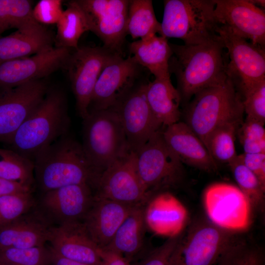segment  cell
<instances>
[{
    "instance_id": "6da1fadb",
    "label": "cell",
    "mask_w": 265,
    "mask_h": 265,
    "mask_svg": "<svg viewBox=\"0 0 265 265\" xmlns=\"http://www.w3.org/2000/svg\"><path fill=\"white\" fill-rule=\"evenodd\" d=\"M169 45V71L176 77L182 102H188L197 92L228 77V55L219 36L199 44Z\"/></svg>"
},
{
    "instance_id": "7a4b0ae2",
    "label": "cell",
    "mask_w": 265,
    "mask_h": 265,
    "mask_svg": "<svg viewBox=\"0 0 265 265\" xmlns=\"http://www.w3.org/2000/svg\"><path fill=\"white\" fill-rule=\"evenodd\" d=\"M35 184L42 194L66 186L87 184L95 189L100 176L81 144L65 134L41 151L34 160Z\"/></svg>"
},
{
    "instance_id": "3957f363",
    "label": "cell",
    "mask_w": 265,
    "mask_h": 265,
    "mask_svg": "<svg viewBox=\"0 0 265 265\" xmlns=\"http://www.w3.org/2000/svg\"><path fill=\"white\" fill-rule=\"evenodd\" d=\"M70 122L64 92L50 86L42 102L3 144L33 161L39 153L68 134Z\"/></svg>"
},
{
    "instance_id": "277c9868",
    "label": "cell",
    "mask_w": 265,
    "mask_h": 265,
    "mask_svg": "<svg viewBox=\"0 0 265 265\" xmlns=\"http://www.w3.org/2000/svg\"><path fill=\"white\" fill-rule=\"evenodd\" d=\"M185 112V123L206 146L208 136L217 127L242 121V98L228 76L222 82L195 94Z\"/></svg>"
},
{
    "instance_id": "5b68a950",
    "label": "cell",
    "mask_w": 265,
    "mask_h": 265,
    "mask_svg": "<svg viewBox=\"0 0 265 265\" xmlns=\"http://www.w3.org/2000/svg\"><path fill=\"white\" fill-rule=\"evenodd\" d=\"M162 34L186 45L206 42L218 37L214 15V0H165Z\"/></svg>"
},
{
    "instance_id": "8992f818",
    "label": "cell",
    "mask_w": 265,
    "mask_h": 265,
    "mask_svg": "<svg viewBox=\"0 0 265 265\" xmlns=\"http://www.w3.org/2000/svg\"><path fill=\"white\" fill-rule=\"evenodd\" d=\"M81 144L90 164L100 175L130 150L119 118L111 108L88 112L83 119Z\"/></svg>"
},
{
    "instance_id": "52a82bcc",
    "label": "cell",
    "mask_w": 265,
    "mask_h": 265,
    "mask_svg": "<svg viewBox=\"0 0 265 265\" xmlns=\"http://www.w3.org/2000/svg\"><path fill=\"white\" fill-rule=\"evenodd\" d=\"M134 153L138 176L151 198L155 191L173 186L181 179L182 163L166 143L161 129Z\"/></svg>"
},
{
    "instance_id": "ba28073f",
    "label": "cell",
    "mask_w": 265,
    "mask_h": 265,
    "mask_svg": "<svg viewBox=\"0 0 265 265\" xmlns=\"http://www.w3.org/2000/svg\"><path fill=\"white\" fill-rule=\"evenodd\" d=\"M228 231L212 222L197 224L184 238L180 237L169 265H217L235 246Z\"/></svg>"
},
{
    "instance_id": "9c48e42d",
    "label": "cell",
    "mask_w": 265,
    "mask_h": 265,
    "mask_svg": "<svg viewBox=\"0 0 265 265\" xmlns=\"http://www.w3.org/2000/svg\"><path fill=\"white\" fill-rule=\"evenodd\" d=\"M217 33L227 51V74L242 94L265 80V48L223 26Z\"/></svg>"
},
{
    "instance_id": "30bf717a",
    "label": "cell",
    "mask_w": 265,
    "mask_h": 265,
    "mask_svg": "<svg viewBox=\"0 0 265 265\" xmlns=\"http://www.w3.org/2000/svg\"><path fill=\"white\" fill-rule=\"evenodd\" d=\"M118 53L104 46L79 47L71 53L65 68L68 71L77 109L82 120L88 114L94 88L102 71Z\"/></svg>"
},
{
    "instance_id": "8fae6325",
    "label": "cell",
    "mask_w": 265,
    "mask_h": 265,
    "mask_svg": "<svg viewBox=\"0 0 265 265\" xmlns=\"http://www.w3.org/2000/svg\"><path fill=\"white\" fill-rule=\"evenodd\" d=\"M203 199L206 212L215 225L230 231L249 227L252 207L238 186L225 183L212 184L205 190Z\"/></svg>"
},
{
    "instance_id": "7c38bea8",
    "label": "cell",
    "mask_w": 265,
    "mask_h": 265,
    "mask_svg": "<svg viewBox=\"0 0 265 265\" xmlns=\"http://www.w3.org/2000/svg\"><path fill=\"white\" fill-rule=\"evenodd\" d=\"M95 195L132 206L149 202L151 197L138 176L134 152L129 150L101 173Z\"/></svg>"
},
{
    "instance_id": "4fadbf2b",
    "label": "cell",
    "mask_w": 265,
    "mask_h": 265,
    "mask_svg": "<svg viewBox=\"0 0 265 265\" xmlns=\"http://www.w3.org/2000/svg\"><path fill=\"white\" fill-rule=\"evenodd\" d=\"M83 11L89 30L103 42L104 47L121 54L127 33L130 0H77Z\"/></svg>"
},
{
    "instance_id": "5bb4252c",
    "label": "cell",
    "mask_w": 265,
    "mask_h": 265,
    "mask_svg": "<svg viewBox=\"0 0 265 265\" xmlns=\"http://www.w3.org/2000/svg\"><path fill=\"white\" fill-rule=\"evenodd\" d=\"M140 66L129 55L117 54L102 71L94 88L88 112L117 105L135 86Z\"/></svg>"
},
{
    "instance_id": "9a60e30c",
    "label": "cell",
    "mask_w": 265,
    "mask_h": 265,
    "mask_svg": "<svg viewBox=\"0 0 265 265\" xmlns=\"http://www.w3.org/2000/svg\"><path fill=\"white\" fill-rule=\"evenodd\" d=\"M146 83L136 85L119 103L110 108L117 113L129 149L136 152L162 125L153 114L147 101Z\"/></svg>"
},
{
    "instance_id": "2e32d148",
    "label": "cell",
    "mask_w": 265,
    "mask_h": 265,
    "mask_svg": "<svg viewBox=\"0 0 265 265\" xmlns=\"http://www.w3.org/2000/svg\"><path fill=\"white\" fill-rule=\"evenodd\" d=\"M46 78L0 90V143H5L42 102Z\"/></svg>"
},
{
    "instance_id": "e0dca14e",
    "label": "cell",
    "mask_w": 265,
    "mask_h": 265,
    "mask_svg": "<svg viewBox=\"0 0 265 265\" xmlns=\"http://www.w3.org/2000/svg\"><path fill=\"white\" fill-rule=\"evenodd\" d=\"M71 50L53 47L35 54L0 63V90L46 79L65 68Z\"/></svg>"
},
{
    "instance_id": "ac0fdd59",
    "label": "cell",
    "mask_w": 265,
    "mask_h": 265,
    "mask_svg": "<svg viewBox=\"0 0 265 265\" xmlns=\"http://www.w3.org/2000/svg\"><path fill=\"white\" fill-rule=\"evenodd\" d=\"M94 199L95 190L90 185H72L43 193L38 208L57 225L82 222Z\"/></svg>"
},
{
    "instance_id": "d6986e66",
    "label": "cell",
    "mask_w": 265,
    "mask_h": 265,
    "mask_svg": "<svg viewBox=\"0 0 265 265\" xmlns=\"http://www.w3.org/2000/svg\"><path fill=\"white\" fill-rule=\"evenodd\" d=\"M214 15L219 26L265 48L264 10L247 0H214Z\"/></svg>"
},
{
    "instance_id": "ffe728a7",
    "label": "cell",
    "mask_w": 265,
    "mask_h": 265,
    "mask_svg": "<svg viewBox=\"0 0 265 265\" xmlns=\"http://www.w3.org/2000/svg\"><path fill=\"white\" fill-rule=\"evenodd\" d=\"M48 242L63 257L89 265H103L101 249L90 238L82 222L53 226Z\"/></svg>"
},
{
    "instance_id": "44dd1931",
    "label": "cell",
    "mask_w": 265,
    "mask_h": 265,
    "mask_svg": "<svg viewBox=\"0 0 265 265\" xmlns=\"http://www.w3.org/2000/svg\"><path fill=\"white\" fill-rule=\"evenodd\" d=\"M36 206L0 227V249L43 246L48 242L53 223Z\"/></svg>"
},
{
    "instance_id": "7402d4cb",
    "label": "cell",
    "mask_w": 265,
    "mask_h": 265,
    "mask_svg": "<svg viewBox=\"0 0 265 265\" xmlns=\"http://www.w3.org/2000/svg\"><path fill=\"white\" fill-rule=\"evenodd\" d=\"M134 206L95 195L93 205L82 223L90 238L98 248L103 249L110 242Z\"/></svg>"
},
{
    "instance_id": "603a6c76",
    "label": "cell",
    "mask_w": 265,
    "mask_h": 265,
    "mask_svg": "<svg viewBox=\"0 0 265 265\" xmlns=\"http://www.w3.org/2000/svg\"><path fill=\"white\" fill-rule=\"evenodd\" d=\"M166 127L162 131L164 139L182 163L207 171L216 169V162L205 145L185 122Z\"/></svg>"
},
{
    "instance_id": "cb8c5ba5",
    "label": "cell",
    "mask_w": 265,
    "mask_h": 265,
    "mask_svg": "<svg viewBox=\"0 0 265 265\" xmlns=\"http://www.w3.org/2000/svg\"><path fill=\"white\" fill-rule=\"evenodd\" d=\"M54 42V38L46 27L31 21L0 37V63L35 54L53 47Z\"/></svg>"
},
{
    "instance_id": "d4e9b609",
    "label": "cell",
    "mask_w": 265,
    "mask_h": 265,
    "mask_svg": "<svg viewBox=\"0 0 265 265\" xmlns=\"http://www.w3.org/2000/svg\"><path fill=\"white\" fill-rule=\"evenodd\" d=\"M149 201L145 211L146 225L158 234L170 237L180 235L187 217L183 205L169 193L159 194Z\"/></svg>"
},
{
    "instance_id": "484cf974",
    "label": "cell",
    "mask_w": 265,
    "mask_h": 265,
    "mask_svg": "<svg viewBox=\"0 0 265 265\" xmlns=\"http://www.w3.org/2000/svg\"><path fill=\"white\" fill-rule=\"evenodd\" d=\"M129 50L135 62L147 69L155 78H170L168 63L172 51L166 37L150 35L131 43Z\"/></svg>"
},
{
    "instance_id": "4316f807",
    "label": "cell",
    "mask_w": 265,
    "mask_h": 265,
    "mask_svg": "<svg viewBox=\"0 0 265 265\" xmlns=\"http://www.w3.org/2000/svg\"><path fill=\"white\" fill-rule=\"evenodd\" d=\"M145 205H136L132 209L110 242L101 250L117 253L130 262L143 246L146 227Z\"/></svg>"
},
{
    "instance_id": "83f0119b",
    "label": "cell",
    "mask_w": 265,
    "mask_h": 265,
    "mask_svg": "<svg viewBox=\"0 0 265 265\" xmlns=\"http://www.w3.org/2000/svg\"><path fill=\"white\" fill-rule=\"evenodd\" d=\"M145 94L153 114L162 126L167 127L179 122L182 99L170 78H155L146 83Z\"/></svg>"
},
{
    "instance_id": "f1b7e54d",
    "label": "cell",
    "mask_w": 265,
    "mask_h": 265,
    "mask_svg": "<svg viewBox=\"0 0 265 265\" xmlns=\"http://www.w3.org/2000/svg\"><path fill=\"white\" fill-rule=\"evenodd\" d=\"M56 25L55 47L77 49L82 34L89 30L86 17L76 0L69 1Z\"/></svg>"
},
{
    "instance_id": "f546056e",
    "label": "cell",
    "mask_w": 265,
    "mask_h": 265,
    "mask_svg": "<svg viewBox=\"0 0 265 265\" xmlns=\"http://www.w3.org/2000/svg\"><path fill=\"white\" fill-rule=\"evenodd\" d=\"M127 33L134 39L153 34L162 35L161 24L155 16L152 0H130Z\"/></svg>"
},
{
    "instance_id": "4dcf8cb0",
    "label": "cell",
    "mask_w": 265,
    "mask_h": 265,
    "mask_svg": "<svg viewBox=\"0 0 265 265\" xmlns=\"http://www.w3.org/2000/svg\"><path fill=\"white\" fill-rule=\"evenodd\" d=\"M242 121L224 123L215 128L209 135L206 147L214 160L230 163L237 156L235 140Z\"/></svg>"
},
{
    "instance_id": "1f68e13d",
    "label": "cell",
    "mask_w": 265,
    "mask_h": 265,
    "mask_svg": "<svg viewBox=\"0 0 265 265\" xmlns=\"http://www.w3.org/2000/svg\"><path fill=\"white\" fill-rule=\"evenodd\" d=\"M33 161L10 149L0 148V178L33 187Z\"/></svg>"
},
{
    "instance_id": "d6a6232c",
    "label": "cell",
    "mask_w": 265,
    "mask_h": 265,
    "mask_svg": "<svg viewBox=\"0 0 265 265\" xmlns=\"http://www.w3.org/2000/svg\"><path fill=\"white\" fill-rule=\"evenodd\" d=\"M238 187L247 197L252 207H259L263 204L265 186L257 176L241 161L238 156L228 163Z\"/></svg>"
},
{
    "instance_id": "836d02e7",
    "label": "cell",
    "mask_w": 265,
    "mask_h": 265,
    "mask_svg": "<svg viewBox=\"0 0 265 265\" xmlns=\"http://www.w3.org/2000/svg\"><path fill=\"white\" fill-rule=\"evenodd\" d=\"M32 8L28 0H0V37L6 30L34 21Z\"/></svg>"
},
{
    "instance_id": "e575fe53",
    "label": "cell",
    "mask_w": 265,
    "mask_h": 265,
    "mask_svg": "<svg viewBox=\"0 0 265 265\" xmlns=\"http://www.w3.org/2000/svg\"><path fill=\"white\" fill-rule=\"evenodd\" d=\"M0 260L8 265H50V250L45 245L2 248Z\"/></svg>"
},
{
    "instance_id": "d590c367",
    "label": "cell",
    "mask_w": 265,
    "mask_h": 265,
    "mask_svg": "<svg viewBox=\"0 0 265 265\" xmlns=\"http://www.w3.org/2000/svg\"><path fill=\"white\" fill-rule=\"evenodd\" d=\"M32 193L0 197V227L14 221L36 205Z\"/></svg>"
},
{
    "instance_id": "8d00e7d4",
    "label": "cell",
    "mask_w": 265,
    "mask_h": 265,
    "mask_svg": "<svg viewBox=\"0 0 265 265\" xmlns=\"http://www.w3.org/2000/svg\"><path fill=\"white\" fill-rule=\"evenodd\" d=\"M237 133L244 153H265L264 124L245 118Z\"/></svg>"
},
{
    "instance_id": "74e56055",
    "label": "cell",
    "mask_w": 265,
    "mask_h": 265,
    "mask_svg": "<svg viewBox=\"0 0 265 265\" xmlns=\"http://www.w3.org/2000/svg\"><path fill=\"white\" fill-rule=\"evenodd\" d=\"M246 118L265 123V80L242 94Z\"/></svg>"
},
{
    "instance_id": "f35d334b",
    "label": "cell",
    "mask_w": 265,
    "mask_h": 265,
    "mask_svg": "<svg viewBox=\"0 0 265 265\" xmlns=\"http://www.w3.org/2000/svg\"><path fill=\"white\" fill-rule=\"evenodd\" d=\"M259 250L235 245L227 252L217 265H265Z\"/></svg>"
},
{
    "instance_id": "ab89813d",
    "label": "cell",
    "mask_w": 265,
    "mask_h": 265,
    "mask_svg": "<svg viewBox=\"0 0 265 265\" xmlns=\"http://www.w3.org/2000/svg\"><path fill=\"white\" fill-rule=\"evenodd\" d=\"M62 1L41 0L32 8V16L35 21L42 25L56 24L63 12Z\"/></svg>"
},
{
    "instance_id": "60d3db41",
    "label": "cell",
    "mask_w": 265,
    "mask_h": 265,
    "mask_svg": "<svg viewBox=\"0 0 265 265\" xmlns=\"http://www.w3.org/2000/svg\"><path fill=\"white\" fill-rule=\"evenodd\" d=\"M180 235L170 237L161 246L149 252L137 265H169Z\"/></svg>"
},
{
    "instance_id": "b9f144b4",
    "label": "cell",
    "mask_w": 265,
    "mask_h": 265,
    "mask_svg": "<svg viewBox=\"0 0 265 265\" xmlns=\"http://www.w3.org/2000/svg\"><path fill=\"white\" fill-rule=\"evenodd\" d=\"M242 163L265 186V153H244L238 155Z\"/></svg>"
},
{
    "instance_id": "7bdbcfd3",
    "label": "cell",
    "mask_w": 265,
    "mask_h": 265,
    "mask_svg": "<svg viewBox=\"0 0 265 265\" xmlns=\"http://www.w3.org/2000/svg\"><path fill=\"white\" fill-rule=\"evenodd\" d=\"M33 187L0 178V197L4 196L32 192Z\"/></svg>"
},
{
    "instance_id": "ee69618b",
    "label": "cell",
    "mask_w": 265,
    "mask_h": 265,
    "mask_svg": "<svg viewBox=\"0 0 265 265\" xmlns=\"http://www.w3.org/2000/svg\"><path fill=\"white\" fill-rule=\"evenodd\" d=\"M103 265H131L123 256L117 253L101 249Z\"/></svg>"
},
{
    "instance_id": "f6af8a7d",
    "label": "cell",
    "mask_w": 265,
    "mask_h": 265,
    "mask_svg": "<svg viewBox=\"0 0 265 265\" xmlns=\"http://www.w3.org/2000/svg\"><path fill=\"white\" fill-rule=\"evenodd\" d=\"M50 265H89L63 257L50 247Z\"/></svg>"
},
{
    "instance_id": "bcb514c9",
    "label": "cell",
    "mask_w": 265,
    "mask_h": 265,
    "mask_svg": "<svg viewBox=\"0 0 265 265\" xmlns=\"http://www.w3.org/2000/svg\"><path fill=\"white\" fill-rule=\"evenodd\" d=\"M251 1L257 6H261L262 7H265V1L264 0H251Z\"/></svg>"
}]
</instances>
